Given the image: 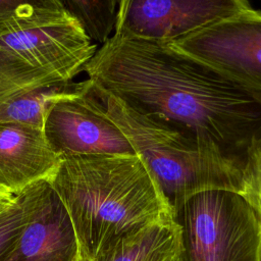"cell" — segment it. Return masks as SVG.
<instances>
[{
  "label": "cell",
  "mask_w": 261,
  "mask_h": 261,
  "mask_svg": "<svg viewBox=\"0 0 261 261\" xmlns=\"http://www.w3.org/2000/svg\"><path fill=\"white\" fill-rule=\"evenodd\" d=\"M43 132L47 143L60 158L137 155L89 79L81 82L75 92L51 104L45 115Z\"/></svg>",
  "instance_id": "obj_6"
},
{
  "label": "cell",
  "mask_w": 261,
  "mask_h": 261,
  "mask_svg": "<svg viewBox=\"0 0 261 261\" xmlns=\"http://www.w3.org/2000/svg\"><path fill=\"white\" fill-rule=\"evenodd\" d=\"M168 261H179V260H178V258H177V255H176V256H174V257H173V258H171V259H169V260H168Z\"/></svg>",
  "instance_id": "obj_18"
},
{
  "label": "cell",
  "mask_w": 261,
  "mask_h": 261,
  "mask_svg": "<svg viewBox=\"0 0 261 261\" xmlns=\"http://www.w3.org/2000/svg\"><path fill=\"white\" fill-rule=\"evenodd\" d=\"M96 48L66 10L0 36V104L45 86L71 82Z\"/></svg>",
  "instance_id": "obj_4"
},
{
  "label": "cell",
  "mask_w": 261,
  "mask_h": 261,
  "mask_svg": "<svg viewBox=\"0 0 261 261\" xmlns=\"http://www.w3.org/2000/svg\"><path fill=\"white\" fill-rule=\"evenodd\" d=\"M165 45L261 94V11L249 7Z\"/></svg>",
  "instance_id": "obj_7"
},
{
  "label": "cell",
  "mask_w": 261,
  "mask_h": 261,
  "mask_svg": "<svg viewBox=\"0 0 261 261\" xmlns=\"http://www.w3.org/2000/svg\"><path fill=\"white\" fill-rule=\"evenodd\" d=\"M17 197L27 222L3 261H76L80 249L71 219L50 182L40 180Z\"/></svg>",
  "instance_id": "obj_9"
},
{
  "label": "cell",
  "mask_w": 261,
  "mask_h": 261,
  "mask_svg": "<svg viewBox=\"0 0 261 261\" xmlns=\"http://www.w3.org/2000/svg\"><path fill=\"white\" fill-rule=\"evenodd\" d=\"M66 12L80 24L88 39L105 44L115 29L116 0H61Z\"/></svg>",
  "instance_id": "obj_13"
},
{
  "label": "cell",
  "mask_w": 261,
  "mask_h": 261,
  "mask_svg": "<svg viewBox=\"0 0 261 261\" xmlns=\"http://www.w3.org/2000/svg\"><path fill=\"white\" fill-rule=\"evenodd\" d=\"M83 70L136 112L200 136L243 166L261 141V94L165 44L113 34Z\"/></svg>",
  "instance_id": "obj_1"
},
{
  "label": "cell",
  "mask_w": 261,
  "mask_h": 261,
  "mask_svg": "<svg viewBox=\"0 0 261 261\" xmlns=\"http://www.w3.org/2000/svg\"><path fill=\"white\" fill-rule=\"evenodd\" d=\"M60 161L47 143L43 128L0 122V186L14 196L49 179Z\"/></svg>",
  "instance_id": "obj_10"
},
{
  "label": "cell",
  "mask_w": 261,
  "mask_h": 261,
  "mask_svg": "<svg viewBox=\"0 0 261 261\" xmlns=\"http://www.w3.org/2000/svg\"><path fill=\"white\" fill-rule=\"evenodd\" d=\"M16 196H14L12 193H10L8 190H6L4 187L0 186V204H5L12 202L15 199Z\"/></svg>",
  "instance_id": "obj_17"
},
{
  "label": "cell",
  "mask_w": 261,
  "mask_h": 261,
  "mask_svg": "<svg viewBox=\"0 0 261 261\" xmlns=\"http://www.w3.org/2000/svg\"><path fill=\"white\" fill-rule=\"evenodd\" d=\"M249 7L245 0H121L114 34L166 44Z\"/></svg>",
  "instance_id": "obj_8"
},
{
  "label": "cell",
  "mask_w": 261,
  "mask_h": 261,
  "mask_svg": "<svg viewBox=\"0 0 261 261\" xmlns=\"http://www.w3.org/2000/svg\"><path fill=\"white\" fill-rule=\"evenodd\" d=\"M65 12L61 0H0V36Z\"/></svg>",
  "instance_id": "obj_14"
},
{
  "label": "cell",
  "mask_w": 261,
  "mask_h": 261,
  "mask_svg": "<svg viewBox=\"0 0 261 261\" xmlns=\"http://www.w3.org/2000/svg\"><path fill=\"white\" fill-rule=\"evenodd\" d=\"M179 261H261V216L238 193L207 190L172 209Z\"/></svg>",
  "instance_id": "obj_5"
},
{
  "label": "cell",
  "mask_w": 261,
  "mask_h": 261,
  "mask_svg": "<svg viewBox=\"0 0 261 261\" xmlns=\"http://www.w3.org/2000/svg\"><path fill=\"white\" fill-rule=\"evenodd\" d=\"M95 87L109 115L148 166L172 209L207 190L242 193L244 166L215 145L188 129L140 114Z\"/></svg>",
  "instance_id": "obj_3"
},
{
  "label": "cell",
  "mask_w": 261,
  "mask_h": 261,
  "mask_svg": "<svg viewBox=\"0 0 261 261\" xmlns=\"http://www.w3.org/2000/svg\"><path fill=\"white\" fill-rule=\"evenodd\" d=\"M80 83L45 86L0 104V122H15L43 128L47 110L57 99L75 92Z\"/></svg>",
  "instance_id": "obj_12"
},
{
  "label": "cell",
  "mask_w": 261,
  "mask_h": 261,
  "mask_svg": "<svg viewBox=\"0 0 261 261\" xmlns=\"http://www.w3.org/2000/svg\"><path fill=\"white\" fill-rule=\"evenodd\" d=\"M27 222V212L16 196L12 202L0 204V261L13 248Z\"/></svg>",
  "instance_id": "obj_15"
},
{
  "label": "cell",
  "mask_w": 261,
  "mask_h": 261,
  "mask_svg": "<svg viewBox=\"0 0 261 261\" xmlns=\"http://www.w3.org/2000/svg\"><path fill=\"white\" fill-rule=\"evenodd\" d=\"M47 180L69 214L84 261L172 215L156 178L138 155L63 157Z\"/></svg>",
  "instance_id": "obj_2"
},
{
  "label": "cell",
  "mask_w": 261,
  "mask_h": 261,
  "mask_svg": "<svg viewBox=\"0 0 261 261\" xmlns=\"http://www.w3.org/2000/svg\"><path fill=\"white\" fill-rule=\"evenodd\" d=\"M261 216V141L251 150L243 171L240 194Z\"/></svg>",
  "instance_id": "obj_16"
},
{
  "label": "cell",
  "mask_w": 261,
  "mask_h": 261,
  "mask_svg": "<svg viewBox=\"0 0 261 261\" xmlns=\"http://www.w3.org/2000/svg\"><path fill=\"white\" fill-rule=\"evenodd\" d=\"M76 261H84V260H82V259H81V257H80V258H79Z\"/></svg>",
  "instance_id": "obj_19"
},
{
  "label": "cell",
  "mask_w": 261,
  "mask_h": 261,
  "mask_svg": "<svg viewBox=\"0 0 261 261\" xmlns=\"http://www.w3.org/2000/svg\"><path fill=\"white\" fill-rule=\"evenodd\" d=\"M179 231L173 215L128 236L92 261H168L177 255Z\"/></svg>",
  "instance_id": "obj_11"
}]
</instances>
